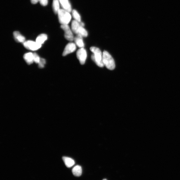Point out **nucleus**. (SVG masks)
I'll use <instances>...</instances> for the list:
<instances>
[{
	"mask_svg": "<svg viewBox=\"0 0 180 180\" xmlns=\"http://www.w3.org/2000/svg\"><path fill=\"white\" fill-rule=\"evenodd\" d=\"M90 50L93 53L91 55V59L99 67H103L104 65L102 62V54L100 50L95 47H91Z\"/></svg>",
	"mask_w": 180,
	"mask_h": 180,
	"instance_id": "obj_1",
	"label": "nucleus"
},
{
	"mask_svg": "<svg viewBox=\"0 0 180 180\" xmlns=\"http://www.w3.org/2000/svg\"><path fill=\"white\" fill-rule=\"evenodd\" d=\"M84 26H82L79 22L76 20L72 22L71 28L72 31L77 35L82 36V37H86L88 33Z\"/></svg>",
	"mask_w": 180,
	"mask_h": 180,
	"instance_id": "obj_2",
	"label": "nucleus"
},
{
	"mask_svg": "<svg viewBox=\"0 0 180 180\" xmlns=\"http://www.w3.org/2000/svg\"><path fill=\"white\" fill-rule=\"evenodd\" d=\"M102 62L104 66L109 70H113L115 68V60L111 55L106 51L102 53Z\"/></svg>",
	"mask_w": 180,
	"mask_h": 180,
	"instance_id": "obj_3",
	"label": "nucleus"
},
{
	"mask_svg": "<svg viewBox=\"0 0 180 180\" xmlns=\"http://www.w3.org/2000/svg\"><path fill=\"white\" fill-rule=\"evenodd\" d=\"M57 15L60 23L62 24H68L71 20L70 12L65 9H60Z\"/></svg>",
	"mask_w": 180,
	"mask_h": 180,
	"instance_id": "obj_4",
	"label": "nucleus"
},
{
	"mask_svg": "<svg viewBox=\"0 0 180 180\" xmlns=\"http://www.w3.org/2000/svg\"><path fill=\"white\" fill-rule=\"evenodd\" d=\"M61 28L65 32V37L66 40L72 41L74 40V37L73 34V32L72 29L68 26V24H62Z\"/></svg>",
	"mask_w": 180,
	"mask_h": 180,
	"instance_id": "obj_5",
	"label": "nucleus"
},
{
	"mask_svg": "<svg viewBox=\"0 0 180 180\" xmlns=\"http://www.w3.org/2000/svg\"><path fill=\"white\" fill-rule=\"evenodd\" d=\"M23 45L27 49L32 51H37L41 48V45H40L36 41L28 40L23 43Z\"/></svg>",
	"mask_w": 180,
	"mask_h": 180,
	"instance_id": "obj_6",
	"label": "nucleus"
},
{
	"mask_svg": "<svg viewBox=\"0 0 180 180\" xmlns=\"http://www.w3.org/2000/svg\"><path fill=\"white\" fill-rule=\"evenodd\" d=\"M76 56L81 65H84L86 60L87 54L86 50L84 48H82L77 51Z\"/></svg>",
	"mask_w": 180,
	"mask_h": 180,
	"instance_id": "obj_7",
	"label": "nucleus"
},
{
	"mask_svg": "<svg viewBox=\"0 0 180 180\" xmlns=\"http://www.w3.org/2000/svg\"><path fill=\"white\" fill-rule=\"evenodd\" d=\"M76 46L75 44L71 43L68 44L65 47L63 52V56H65L68 54L72 53L76 51Z\"/></svg>",
	"mask_w": 180,
	"mask_h": 180,
	"instance_id": "obj_8",
	"label": "nucleus"
},
{
	"mask_svg": "<svg viewBox=\"0 0 180 180\" xmlns=\"http://www.w3.org/2000/svg\"><path fill=\"white\" fill-rule=\"evenodd\" d=\"M59 1L63 9H65L70 12H71V5L68 0H59Z\"/></svg>",
	"mask_w": 180,
	"mask_h": 180,
	"instance_id": "obj_9",
	"label": "nucleus"
},
{
	"mask_svg": "<svg viewBox=\"0 0 180 180\" xmlns=\"http://www.w3.org/2000/svg\"><path fill=\"white\" fill-rule=\"evenodd\" d=\"M24 59L28 65L31 64L34 62V54L28 52L24 55Z\"/></svg>",
	"mask_w": 180,
	"mask_h": 180,
	"instance_id": "obj_10",
	"label": "nucleus"
},
{
	"mask_svg": "<svg viewBox=\"0 0 180 180\" xmlns=\"http://www.w3.org/2000/svg\"><path fill=\"white\" fill-rule=\"evenodd\" d=\"M13 36L15 40L17 42L24 43L25 41L26 38L19 32L15 31L13 32Z\"/></svg>",
	"mask_w": 180,
	"mask_h": 180,
	"instance_id": "obj_11",
	"label": "nucleus"
},
{
	"mask_svg": "<svg viewBox=\"0 0 180 180\" xmlns=\"http://www.w3.org/2000/svg\"><path fill=\"white\" fill-rule=\"evenodd\" d=\"M74 40L76 45L79 48H84V44L83 40V37L82 36L77 35L76 37L74 38Z\"/></svg>",
	"mask_w": 180,
	"mask_h": 180,
	"instance_id": "obj_12",
	"label": "nucleus"
},
{
	"mask_svg": "<svg viewBox=\"0 0 180 180\" xmlns=\"http://www.w3.org/2000/svg\"><path fill=\"white\" fill-rule=\"evenodd\" d=\"M62 159L65 165L68 168H71L75 164L74 160L71 158L64 156L62 157Z\"/></svg>",
	"mask_w": 180,
	"mask_h": 180,
	"instance_id": "obj_13",
	"label": "nucleus"
},
{
	"mask_svg": "<svg viewBox=\"0 0 180 180\" xmlns=\"http://www.w3.org/2000/svg\"><path fill=\"white\" fill-rule=\"evenodd\" d=\"M72 173L75 176H81L82 173V169L81 166L79 165L75 166L72 170Z\"/></svg>",
	"mask_w": 180,
	"mask_h": 180,
	"instance_id": "obj_14",
	"label": "nucleus"
},
{
	"mask_svg": "<svg viewBox=\"0 0 180 180\" xmlns=\"http://www.w3.org/2000/svg\"><path fill=\"white\" fill-rule=\"evenodd\" d=\"M48 39V36L45 34H42L38 36L36 39V42L40 45H42V44L45 42V41Z\"/></svg>",
	"mask_w": 180,
	"mask_h": 180,
	"instance_id": "obj_15",
	"label": "nucleus"
},
{
	"mask_svg": "<svg viewBox=\"0 0 180 180\" xmlns=\"http://www.w3.org/2000/svg\"><path fill=\"white\" fill-rule=\"evenodd\" d=\"M52 8L55 14H57L60 9V2L59 0H53L52 3Z\"/></svg>",
	"mask_w": 180,
	"mask_h": 180,
	"instance_id": "obj_16",
	"label": "nucleus"
},
{
	"mask_svg": "<svg viewBox=\"0 0 180 180\" xmlns=\"http://www.w3.org/2000/svg\"><path fill=\"white\" fill-rule=\"evenodd\" d=\"M72 15H73V18L75 19V20L78 21L79 23L81 22V15L76 10H72Z\"/></svg>",
	"mask_w": 180,
	"mask_h": 180,
	"instance_id": "obj_17",
	"label": "nucleus"
},
{
	"mask_svg": "<svg viewBox=\"0 0 180 180\" xmlns=\"http://www.w3.org/2000/svg\"><path fill=\"white\" fill-rule=\"evenodd\" d=\"M46 61L45 59L40 58V62H39L38 66L40 68H42L44 67L46 64Z\"/></svg>",
	"mask_w": 180,
	"mask_h": 180,
	"instance_id": "obj_18",
	"label": "nucleus"
},
{
	"mask_svg": "<svg viewBox=\"0 0 180 180\" xmlns=\"http://www.w3.org/2000/svg\"><path fill=\"white\" fill-rule=\"evenodd\" d=\"M34 62L36 63H38L40 62V58L38 56V55L35 53H34Z\"/></svg>",
	"mask_w": 180,
	"mask_h": 180,
	"instance_id": "obj_19",
	"label": "nucleus"
},
{
	"mask_svg": "<svg viewBox=\"0 0 180 180\" xmlns=\"http://www.w3.org/2000/svg\"><path fill=\"white\" fill-rule=\"evenodd\" d=\"M40 4L43 6H46L48 3V0H40Z\"/></svg>",
	"mask_w": 180,
	"mask_h": 180,
	"instance_id": "obj_20",
	"label": "nucleus"
},
{
	"mask_svg": "<svg viewBox=\"0 0 180 180\" xmlns=\"http://www.w3.org/2000/svg\"><path fill=\"white\" fill-rule=\"evenodd\" d=\"M31 3L33 4H37V3L39 2L40 0H30Z\"/></svg>",
	"mask_w": 180,
	"mask_h": 180,
	"instance_id": "obj_21",
	"label": "nucleus"
},
{
	"mask_svg": "<svg viewBox=\"0 0 180 180\" xmlns=\"http://www.w3.org/2000/svg\"><path fill=\"white\" fill-rule=\"evenodd\" d=\"M103 180H107L106 179H103Z\"/></svg>",
	"mask_w": 180,
	"mask_h": 180,
	"instance_id": "obj_22",
	"label": "nucleus"
}]
</instances>
